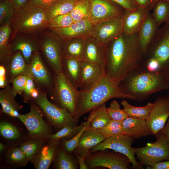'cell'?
<instances>
[{
	"instance_id": "obj_1",
	"label": "cell",
	"mask_w": 169,
	"mask_h": 169,
	"mask_svg": "<svg viewBox=\"0 0 169 169\" xmlns=\"http://www.w3.org/2000/svg\"><path fill=\"white\" fill-rule=\"evenodd\" d=\"M106 48L105 74L118 83L142 64L138 33L128 35L122 33L107 44Z\"/></svg>"
},
{
	"instance_id": "obj_2",
	"label": "cell",
	"mask_w": 169,
	"mask_h": 169,
	"mask_svg": "<svg viewBox=\"0 0 169 169\" xmlns=\"http://www.w3.org/2000/svg\"><path fill=\"white\" fill-rule=\"evenodd\" d=\"M118 85L123 93L139 101L156 92L169 90L166 72H150L142 64L129 72Z\"/></svg>"
},
{
	"instance_id": "obj_3",
	"label": "cell",
	"mask_w": 169,
	"mask_h": 169,
	"mask_svg": "<svg viewBox=\"0 0 169 169\" xmlns=\"http://www.w3.org/2000/svg\"><path fill=\"white\" fill-rule=\"evenodd\" d=\"M113 98L134 100L121 90L118 82L105 74L91 88L80 91L77 111L73 116L75 123L84 114Z\"/></svg>"
},
{
	"instance_id": "obj_4",
	"label": "cell",
	"mask_w": 169,
	"mask_h": 169,
	"mask_svg": "<svg viewBox=\"0 0 169 169\" xmlns=\"http://www.w3.org/2000/svg\"><path fill=\"white\" fill-rule=\"evenodd\" d=\"M49 19L44 9L29 1L16 9L11 20L13 34L36 36L48 28Z\"/></svg>"
},
{
	"instance_id": "obj_5",
	"label": "cell",
	"mask_w": 169,
	"mask_h": 169,
	"mask_svg": "<svg viewBox=\"0 0 169 169\" xmlns=\"http://www.w3.org/2000/svg\"><path fill=\"white\" fill-rule=\"evenodd\" d=\"M52 91L54 98L60 107L67 109L74 116L77 110L80 91L72 84L62 71L55 74Z\"/></svg>"
},
{
	"instance_id": "obj_6",
	"label": "cell",
	"mask_w": 169,
	"mask_h": 169,
	"mask_svg": "<svg viewBox=\"0 0 169 169\" xmlns=\"http://www.w3.org/2000/svg\"><path fill=\"white\" fill-rule=\"evenodd\" d=\"M155 136L156 141L148 143L142 147L134 148L135 155L142 166L169 160V138L160 131Z\"/></svg>"
},
{
	"instance_id": "obj_7",
	"label": "cell",
	"mask_w": 169,
	"mask_h": 169,
	"mask_svg": "<svg viewBox=\"0 0 169 169\" xmlns=\"http://www.w3.org/2000/svg\"><path fill=\"white\" fill-rule=\"evenodd\" d=\"M144 57L158 61L161 72H166L169 69V22L158 29Z\"/></svg>"
},
{
	"instance_id": "obj_8",
	"label": "cell",
	"mask_w": 169,
	"mask_h": 169,
	"mask_svg": "<svg viewBox=\"0 0 169 169\" xmlns=\"http://www.w3.org/2000/svg\"><path fill=\"white\" fill-rule=\"evenodd\" d=\"M43 34L38 40L40 50L54 74L58 73L62 71L63 41L52 31Z\"/></svg>"
},
{
	"instance_id": "obj_9",
	"label": "cell",
	"mask_w": 169,
	"mask_h": 169,
	"mask_svg": "<svg viewBox=\"0 0 169 169\" xmlns=\"http://www.w3.org/2000/svg\"><path fill=\"white\" fill-rule=\"evenodd\" d=\"M134 140L131 137L122 134L106 139L93 147L90 154L97 151L111 149L126 156L134 169H142L143 167L138 162L135 156L134 148L131 146Z\"/></svg>"
},
{
	"instance_id": "obj_10",
	"label": "cell",
	"mask_w": 169,
	"mask_h": 169,
	"mask_svg": "<svg viewBox=\"0 0 169 169\" xmlns=\"http://www.w3.org/2000/svg\"><path fill=\"white\" fill-rule=\"evenodd\" d=\"M97 151L90 154L85 157V163L90 169L102 166L110 169H128L131 162L125 155L118 152Z\"/></svg>"
},
{
	"instance_id": "obj_11",
	"label": "cell",
	"mask_w": 169,
	"mask_h": 169,
	"mask_svg": "<svg viewBox=\"0 0 169 169\" xmlns=\"http://www.w3.org/2000/svg\"><path fill=\"white\" fill-rule=\"evenodd\" d=\"M34 101L55 127L61 129L66 125L74 126L75 123L72 115L66 109L50 102L46 93H42Z\"/></svg>"
},
{
	"instance_id": "obj_12",
	"label": "cell",
	"mask_w": 169,
	"mask_h": 169,
	"mask_svg": "<svg viewBox=\"0 0 169 169\" xmlns=\"http://www.w3.org/2000/svg\"><path fill=\"white\" fill-rule=\"evenodd\" d=\"M27 74L32 78L36 85L43 92L46 93L52 91L54 77L44 63L39 51L33 53L28 64Z\"/></svg>"
},
{
	"instance_id": "obj_13",
	"label": "cell",
	"mask_w": 169,
	"mask_h": 169,
	"mask_svg": "<svg viewBox=\"0 0 169 169\" xmlns=\"http://www.w3.org/2000/svg\"><path fill=\"white\" fill-rule=\"evenodd\" d=\"M124 11L111 0H90L88 19L94 25L119 17Z\"/></svg>"
},
{
	"instance_id": "obj_14",
	"label": "cell",
	"mask_w": 169,
	"mask_h": 169,
	"mask_svg": "<svg viewBox=\"0 0 169 169\" xmlns=\"http://www.w3.org/2000/svg\"><path fill=\"white\" fill-rule=\"evenodd\" d=\"M30 111L25 114H20L18 118L24 125L33 138L42 139L49 135V127L44 120L41 112L34 104L30 105Z\"/></svg>"
},
{
	"instance_id": "obj_15",
	"label": "cell",
	"mask_w": 169,
	"mask_h": 169,
	"mask_svg": "<svg viewBox=\"0 0 169 169\" xmlns=\"http://www.w3.org/2000/svg\"><path fill=\"white\" fill-rule=\"evenodd\" d=\"M147 119V126L156 135L164 127L169 117V95L157 97Z\"/></svg>"
},
{
	"instance_id": "obj_16",
	"label": "cell",
	"mask_w": 169,
	"mask_h": 169,
	"mask_svg": "<svg viewBox=\"0 0 169 169\" xmlns=\"http://www.w3.org/2000/svg\"><path fill=\"white\" fill-rule=\"evenodd\" d=\"M123 27L122 15L93 25L91 37L106 45L123 33Z\"/></svg>"
},
{
	"instance_id": "obj_17",
	"label": "cell",
	"mask_w": 169,
	"mask_h": 169,
	"mask_svg": "<svg viewBox=\"0 0 169 169\" xmlns=\"http://www.w3.org/2000/svg\"><path fill=\"white\" fill-rule=\"evenodd\" d=\"M93 25L88 19H85L65 28L50 29L63 41L75 38L86 39L91 37Z\"/></svg>"
},
{
	"instance_id": "obj_18",
	"label": "cell",
	"mask_w": 169,
	"mask_h": 169,
	"mask_svg": "<svg viewBox=\"0 0 169 169\" xmlns=\"http://www.w3.org/2000/svg\"><path fill=\"white\" fill-rule=\"evenodd\" d=\"M11 40L12 53L20 51L27 64L30 63L33 53L39 51L38 39L36 36L20 33L13 34Z\"/></svg>"
},
{
	"instance_id": "obj_19",
	"label": "cell",
	"mask_w": 169,
	"mask_h": 169,
	"mask_svg": "<svg viewBox=\"0 0 169 169\" xmlns=\"http://www.w3.org/2000/svg\"><path fill=\"white\" fill-rule=\"evenodd\" d=\"M149 11L141 7L131 11L124 10L122 14L123 33L128 35L138 33Z\"/></svg>"
},
{
	"instance_id": "obj_20",
	"label": "cell",
	"mask_w": 169,
	"mask_h": 169,
	"mask_svg": "<svg viewBox=\"0 0 169 169\" xmlns=\"http://www.w3.org/2000/svg\"><path fill=\"white\" fill-rule=\"evenodd\" d=\"M106 45L90 37L86 40L83 61L99 65L105 68Z\"/></svg>"
},
{
	"instance_id": "obj_21",
	"label": "cell",
	"mask_w": 169,
	"mask_h": 169,
	"mask_svg": "<svg viewBox=\"0 0 169 169\" xmlns=\"http://www.w3.org/2000/svg\"><path fill=\"white\" fill-rule=\"evenodd\" d=\"M105 74L104 68L95 64L83 61L79 90L84 91L89 89Z\"/></svg>"
},
{
	"instance_id": "obj_22",
	"label": "cell",
	"mask_w": 169,
	"mask_h": 169,
	"mask_svg": "<svg viewBox=\"0 0 169 169\" xmlns=\"http://www.w3.org/2000/svg\"><path fill=\"white\" fill-rule=\"evenodd\" d=\"M0 63L4 65L11 83L15 78L27 73L28 64L20 51L12 53Z\"/></svg>"
},
{
	"instance_id": "obj_23",
	"label": "cell",
	"mask_w": 169,
	"mask_h": 169,
	"mask_svg": "<svg viewBox=\"0 0 169 169\" xmlns=\"http://www.w3.org/2000/svg\"><path fill=\"white\" fill-rule=\"evenodd\" d=\"M123 133L134 140L152 135L146 120L128 117L121 121Z\"/></svg>"
},
{
	"instance_id": "obj_24",
	"label": "cell",
	"mask_w": 169,
	"mask_h": 169,
	"mask_svg": "<svg viewBox=\"0 0 169 169\" xmlns=\"http://www.w3.org/2000/svg\"><path fill=\"white\" fill-rule=\"evenodd\" d=\"M158 29L152 14L149 11L138 33L139 47L142 58Z\"/></svg>"
},
{
	"instance_id": "obj_25",
	"label": "cell",
	"mask_w": 169,
	"mask_h": 169,
	"mask_svg": "<svg viewBox=\"0 0 169 169\" xmlns=\"http://www.w3.org/2000/svg\"><path fill=\"white\" fill-rule=\"evenodd\" d=\"M105 139L102 135L89 126L80 137L76 148V151L79 154L86 157L93 147Z\"/></svg>"
},
{
	"instance_id": "obj_26",
	"label": "cell",
	"mask_w": 169,
	"mask_h": 169,
	"mask_svg": "<svg viewBox=\"0 0 169 169\" xmlns=\"http://www.w3.org/2000/svg\"><path fill=\"white\" fill-rule=\"evenodd\" d=\"M59 144V140L51 141L47 145L43 146L32 161L36 169L49 168L54 159Z\"/></svg>"
},
{
	"instance_id": "obj_27",
	"label": "cell",
	"mask_w": 169,
	"mask_h": 169,
	"mask_svg": "<svg viewBox=\"0 0 169 169\" xmlns=\"http://www.w3.org/2000/svg\"><path fill=\"white\" fill-rule=\"evenodd\" d=\"M16 95L10 85L0 91V103L2 112L11 117L18 118L20 114L19 110L21 107L15 100Z\"/></svg>"
},
{
	"instance_id": "obj_28",
	"label": "cell",
	"mask_w": 169,
	"mask_h": 169,
	"mask_svg": "<svg viewBox=\"0 0 169 169\" xmlns=\"http://www.w3.org/2000/svg\"><path fill=\"white\" fill-rule=\"evenodd\" d=\"M83 61L72 58H63L62 71L72 83L79 90Z\"/></svg>"
},
{
	"instance_id": "obj_29",
	"label": "cell",
	"mask_w": 169,
	"mask_h": 169,
	"mask_svg": "<svg viewBox=\"0 0 169 169\" xmlns=\"http://www.w3.org/2000/svg\"><path fill=\"white\" fill-rule=\"evenodd\" d=\"M86 39L75 38L63 41V58H72L83 61Z\"/></svg>"
},
{
	"instance_id": "obj_30",
	"label": "cell",
	"mask_w": 169,
	"mask_h": 169,
	"mask_svg": "<svg viewBox=\"0 0 169 169\" xmlns=\"http://www.w3.org/2000/svg\"><path fill=\"white\" fill-rule=\"evenodd\" d=\"M12 32L10 22L0 25V61L12 54L10 39Z\"/></svg>"
},
{
	"instance_id": "obj_31",
	"label": "cell",
	"mask_w": 169,
	"mask_h": 169,
	"mask_svg": "<svg viewBox=\"0 0 169 169\" xmlns=\"http://www.w3.org/2000/svg\"><path fill=\"white\" fill-rule=\"evenodd\" d=\"M75 2V0H60L45 9L49 20L57 16L70 13Z\"/></svg>"
},
{
	"instance_id": "obj_32",
	"label": "cell",
	"mask_w": 169,
	"mask_h": 169,
	"mask_svg": "<svg viewBox=\"0 0 169 169\" xmlns=\"http://www.w3.org/2000/svg\"><path fill=\"white\" fill-rule=\"evenodd\" d=\"M121 104L123 109L128 117L143 119L146 120L153 107L154 103L148 102L143 106L138 107L130 104L126 100H123Z\"/></svg>"
},
{
	"instance_id": "obj_33",
	"label": "cell",
	"mask_w": 169,
	"mask_h": 169,
	"mask_svg": "<svg viewBox=\"0 0 169 169\" xmlns=\"http://www.w3.org/2000/svg\"><path fill=\"white\" fill-rule=\"evenodd\" d=\"M152 14L153 18L158 27L163 23L169 22V3L160 0L153 7Z\"/></svg>"
},
{
	"instance_id": "obj_34",
	"label": "cell",
	"mask_w": 169,
	"mask_h": 169,
	"mask_svg": "<svg viewBox=\"0 0 169 169\" xmlns=\"http://www.w3.org/2000/svg\"><path fill=\"white\" fill-rule=\"evenodd\" d=\"M105 104L93 110L94 115L91 121L89 127L94 129L102 128L110 122L111 119L106 110Z\"/></svg>"
},
{
	"instance_id": "obj_35",
	"label": "cell",
	"mask_w": 169,
	"mask_h": 169,
	"mask_svg": "<svg viewBox=\"0 0 169 169\" xmlns=\"http://www.w3.org/2000/svg\"><path fill=\"white\" fill-rule=\"evenodd\" d=\"M43 145L41 139L33 138L22 142L20 147L25 154L28 162L33 160Z\"/></svg>"
},
{
	"instance_id": "obj_36",
	"label": "cell",
	"mask_w": 169,
	"mask_h": 169,
	"mask_svg": "<svg viewBox=\"0 0 169 169\" xmlns=\"http://www.w3.org/2000/svg\"><path fill=\"white\" fill-rule=\"evenodd\" d=\"M90 0H78L75 2L70 13L74 22L88 19Z\"/></svg>"
},
{
	"instance_id": "obj_37",
	"label": "cell",
	"mask_w": 169,
	"mask_h": 169,
	"mask_svg": "<svg viewBox=\"0 0 169 169\" xmlns=\"http://www.w3.org/2000/svg\"><path fill=\"white\" fill-rule=\"evenodd\" d=\"M92 129L101 134L105 139L123 134L121 121L112 119H111L104 127L98 129Z\"/></svg>"
},
{
	"instance_id": "obj_38",
	"label": "cell",
	"mask_w": 169,
	"mask_h": 169,
	"mask_svg": "<svg viewBox=\"0 0 169 169\" xmlns=\"http://www.w3.org/2000/svg\"><path fill=\"white\" fill-rule=\"evenodd\" d=\"M28 75V79L22 95L23 101L26 103L28 102L29 100L34 101L42 93L44 92L36 85L32 78Z\"/></svg>"
},
{
	"instance_id": "obj_39",
	"label": "cell",
	"mask_w": 169,
	"mask_h": 169,
	"mask_svg": "<svg viewBox=\"0 0 169 169\" xmlns=\"http://www.w3.org/2000/svg\"><path fill=\"white\" fill-rule=\"evenodd\" d=\"M6 159L9 163L18 166L26 165L28 162L25 154L20 147H14L9 150Z\"/></svg>"
},
{
	"instance_id": "obj_40",
	"label": "cell",
	"mask_w": 169,
	"mask_h": 169,
	"mask_svg": "<svg viewBox=\"0 0 169 169\" xmlns=\"http://www.w3.org/2000/svg\"><path fill=\"white\" fill-rule=\"evenodd\" d=\"M15 10L13 5L9 0H4L0 1V25L10 22Z\"/></svg>"
},
{
	"instance_id": "obj_41",
	"label": "cell",
	"mask_w": 169,
	"mask_h": 169,
	"mask_svg": "<svg viewBox=\"0 0 169 169\" xmlns=\"http://www.w3.org/2000/svg\"><path fill=\"white\" fill-rule=\"evenodd\" d=\"M94 115V111L92 110L87 120L85 122L83 127L73 138L69 140L66 141L64 142V147L67 151L72 152L76 149L78 146L80 137L84 131L89 127L91 121Z\"/></svg>"
},
{
	"instance_id": "obj_42",
	"label": "cell",
	"mask_w": 169,
	"mask_h": 169,
	"mask_svg": "<svg viewBox=\"0 0 169 169\" xmlns=\"http://www.w3.org/2000/svg\"><path fill=\"white\" fill-rule=\"evenodd\" d=\"M74 22L70 13L60 15L49 20L48 28L57 29L69 26Z\"/></svg>"
},
{
	"instance_id": "obj_43",
	"label": "cell",
	"mask_w": 169,
	"mask_h": 169,
	"mask_svg": "<svg viewBox=\"0 0 169 169\" xmlns=\"http://www.w3.org/2000/svg\"><path fill=\"white\" fill-rule=\"evenodd\" d=\"M85 122L78 126L66 125L56 133L48 135L46 137L51 141H58L62 138L69 136L78 132L83 127Z\"/></svg>"
},
{
	"instance_id": "obj_44",
	"label": "cell",
	"mask_w": 169,
	"mask_h": 169,
	"mask_svg": "<svg viewBox=\"0 0 169 169\" xmlns=\"http://www.w3.org/2000/svg\"><path fill=\"white\" fill-rule=\"evenodd\" d=\"M106 110L111 119L122 121L128 117L123 110L120 109V105L115 100L111 102Z\"/></svg>"
},
{
	"instance_id": "obj_45",
	"label": "cell",
	"mask_w": 169,
	"mask_h": 169,
	"mask_svg": "<svg viewBox=\"0 0 169 169\" xmlns=\"http://www.w3.org/2000/svg\"><path fill=\"white\" fill-rule=\"evenodd\" d=\"M0 132L2 136L9 140L17 139L20 136V133L15 126L4 121L0 122Z\"/></svg>"
},
{
	"instance_id": "obj_46",
	"label": "cell",
	"mask_w": 169,
	"mask_h": 169,
	"mask_svg": "<svg viewBox=\"0 0 169 169\" xmlns=\"http://www.w3.org/2000/svg\"><path fill=\"white\" fill-rule=\"evenodd\" d=\"M56 168L58 169H74L75 165L69 156L64 151L60 150L58 155Z\"/></svg>"
},
{
	"instance_id": "obj_47",
	"label": "cell",
	"mask_w": 169,
	"mask_h": 169,
	"mask_svg": "<svg viewBox=\"0 0 169 169\" xmlns=\"http://www.w3.org/2000/svg\"><path fill=\"white\" fill-rule=\"evenodd\" d=\"M28 78L27 74H24L15 78L12 81V89L16 95H23Z\"/></svg>"
},
{
	"instance_id": "obj_48",
	"label": "cell",
	"mask_w": 169,
	"mask_h": 169,
	"mask_svg": "<svg viewBox=\"0 0 169 169\" xmlns=\"http://www.w3.org/2000/svg\"><path fill=\"white\" fill-rule=\"evenodd\" d=\"M142 64L147 70L150 72L156 73L161 72L159 62L154 59L147 58L145 61H142Z\"/></svg>"
},
{
	"instance_id": "obj_49",
	"label": "cell",
	"mask_w": 169,
	"mask_h": 169,
	"mask_svg": "<svg viewBox=\"0 0 169 169\" xmlns=\"http://www.w3.org/2000/svg\"><path fill=\"white\" fill-rule=\"evenodd\" d=\"M111 0L125 10L133 11L136 9L138 7L134 0Z\"/></svg>"
},
{
	"instance_id": "obj_50",
	"label": "cell",
	"mask_w": 169,
	"mask_h": 169,
	"mask_svg": "<svg viewBox=\"0 0 169 169\" xmlns=\"http://www.w3.org/2000/svg\"><path fill=\"white\" fill-rule=\"evenodd\" d=\"M11 83L4 65L0 63V87L3 89L9 85Z\"/></svg>"
},
{
	"instance_id": "obj_51",
	"label": "cell",
	"mask_w": 169,
	"mask_h": 169,
	"mask_svg": "<svg viewBox=\"0 0 169 169\" xmlns=\"http://www.w3.org/2000/svg\"><path fill=\"white\" fill-rule=\"evenodd\" d=\"M60 0H29V1L35 6L44 9Z\"/></svg>"
},
{
	"instance_id": "obj_52",
	"label": "cell",
	"mask_w": 169,
	"mask_h": 169,
	"mask_svg": "<svg viewBox=\"0 0 169 169\" xmlns=\"http://www.w3.org/2000/svg\"><path fill=\"white\" fill-rule=\"evenodd\" d=\"M160 0H134L138 7H144L149 10L152 9L156 3Z\"/></svg>"
},
{
	"instance_id": "obj_53",
	"label": "cell",
	"mask_w": 169,
	"mask_h": 169,
	"mask_svg": "<svg viewBox=\"0 0 169 169\" xmlns=\"http://www.w3.org/2000/svg\"><path fill=\"white\" fill-rule=\"evenodd\" d=\"M147 169H169V160L161 161L146 166Z\"/></svg>"
},
{
	"instance_id": "obj_54",
	"label": "cell",
	"mask_w": 169,
	"mask_h": 169,
	"mask_svg": "<svg viewBox=\"0 0 169 169\" xmlns=\"http://www.w3.org/2000/svg\"><path fill=\"white\" fill-rule=\"evenodd\" d=\"M13 5L15 9L22 8L29 2V0H9Z\"/></svg>"
},
{
	"instance_id": "obj_55",
	"label": "cell",
	"mask_w": 169,
	"mask_h": 169,
	"mask_svg": "<svg viewBox=\"0 0 169 169\" xmlns=\"http://www.w3.org/2000/svg\"><path fill=\"white\" fill-rule=\"evenodd\" d=\"M78 160L80 166V169H88L87 165L85 162V156L79 154L77 155Z\"/></svg>"
},
{
	"instance_id": "obj_56",
	"label": "cell",
	"mask_w": 169,
	"mask_h": 169,
	"mask_svg": "<svg viewBox=\"0 0 169 169\" xmlns=\"http://www.w3.org/2000/svg\"><path fill=\"white\" fill-rule=\"evenodd\" d=\"M163 128L160 131L169 138V118Z\"/></svg>"
},
{
	"instance_id": "obj_57",
	"label": "cell",
	"mask_w": 169,
	"mask_h": 169,
	"mask_svg": "<svg viewBox=\"0 0 169 169\" xmlns=\"http://www.w3.org/2000/svg\"><path fill=\"white\" fill-rule=\"evenodd\" d=\"M5 148V146L2 143H0V151L1 153H2L4 151Z\"/></svg>"
},
{
	"instance_id": "obj_58",
	"label": "cell",
	"mask_w": 169,
	"mask_h": 169,
	"mask_svg": "<svg viewBox=\"0 0 169 169\" xmlns=\"http://www.w3.org/2000/svg\"><path fill=\"white\" fill-rule=\"evenodd\" d=\"M166 75L167 80L169 83V69L166 71Z\"/></svg>"
},
{
	"instance_id": "obj_59",
	"label": "cell",
	"mask_w": 169,
	"mask_h": 169,
	"mask_svg": "<svg viewBox=\"0 0 169 169\" xmlns=\"http://www.w3.org/2000/svg\"><path fill=\"white\" fill-rule=\"evenodd\" d=\"M163 0L166 1H167V2H168L169 3V0Z\"/></svg>"
},
{
	"instance_id": "obj_60",
	"label": "cell",
	"mask_w": 169,
	"mask_h": 169,
	"mask_svg": "<svg viewBox=\"0 0 169 169\" xmlns=\"http://www.w3.org/2000/svg\"><path fill=\"white\" fill-rule=\"evenodd\" d=\"M77 0H75V2H76V1H77Z\"/></svg>"
}]
</instances>
